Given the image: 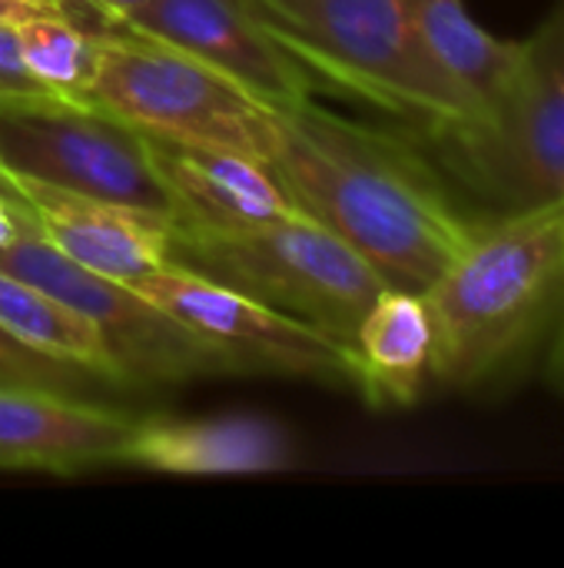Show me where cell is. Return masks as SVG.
<instances>
[{
	"label": "cell",
	"mask_w": 564,
	"mask_h": 568,
	"mask_svg": "<svg viewBox=\"0 0 564 568\" xmlns=\"http://www.w3.org/2000/svg\"><path fill=\"white\" fill-rule=\"evenodd\" d=\"M166 263L302 320L352 349L382 276L306 213L243 230L170 226Z\"/></svg>",
	"instance_id": "4"
},
{
	"label": "cell",
	"mask_w": 564,
	"mask_h": 568,
	"mask_svg": "<svg viewBox=\"0 0 564 568\" xmlns=\"http://www.w3.org/2000/svg\"><path fill=\"white\" fill-rule=\"evenodd\" d=\"M110 23L189 53L269 110H289L316 90L312 77L263 30L246 0H153Z\"/></svg>",
	"instance_id": "10"
},
{
	"label": "cell",
	"mask_w": 564,
	"mask_h": 568,
	"mask_svg": "<svg viewBox=\"0 0 564 568\" xmlns=\"http://www.w3.org/2000/svg\"><path fill=\"white\" fill-rule=\"evenodd\" d=\"M33 230H40V223L30 213L27 200L0 193V250L10 246L13 240H20L23 233H33Z\"/></svg>",
	"instance_id": "22"
},
{
	"label": "cell",
	"mask_w": 564,
	"mask_h": 568,
	"mask_svg": "<svg viewBox=\"0 0 564 568\" xmlns=\"http://www.w3.org/2000/svg\"><path fill=\"white\" fill-rule=\"evenodd\" d=\"M0 326L13 333L20 343L47 356L83 363L120 383L100 329L83 313H76L73 306L50 296L47 290L20 276H10L3 270H0Z\"/></svg>",
	"instance_id": "17"
},
{
	"label": "cell",
	"mask_w": 564,
	"mask_h": 568,
	"mask_svg": "<svg viewBox=\"0 0 564 568\" xmlns=\"http://www.w3.org/2000/svg\"><path fill=\"white\" fill-rule=\"evenodd\" d=\"M545 376H548V386L558 396H564V316L548 339V349H545Z\"/></svg>",
	"instance_id": "23"
},
{
	"label": "cell",
	"mask_w": 564,
	"mask_h": 568,
	"mask_svg": "<svg viewBox=\"0 0 564 568\" xmlns=\"http://www.w3.org/2000/svg\"><path fill=\"white\" fill-rule=\"evenodd\" d=\"M422 296L439 386L479 393L515 376L564 316V200L479 220Z\"/></svg>",
	"instance_id": "2"
},
{
	"label": "cell",
	"mask_w": 564,
	"mask_h": 568,
	"mask_svg": "<svg viewBox=\"0 0 564 568\" xmlns=\"http://www.w3.org/2000/svg\"><path fill=\"white\" fill-rule=\"evenodd\" d=\"M126 286L216 349L233 376H293L329 386H359V363L346 343L229 286L170 263Z\"/></svg>",
	"instance_id": "9"
},
{
	"label": "cell",
	"mask_w": 564,
	"mask_h": 568,
	"mask_svg": "<svg viewBox=\"0 0 564 568\" xmlns=\"http://www.w3.org/2000/svg\"><path fill=\"white\" fill-rule=\"evenodd\" d=\"M359 393L376 409L412 406L432 379L435 329L422 293L386 286L366 310L356 343Z\"/></svg>",
	"instance_id": "15"
},
{
	"label": "cell",
	"mask_w": 564,
	"mask_h": 568,
	"mask_svg": "<svg viewBox=\"0 0 564 568\" xmlns=\"http://www.w3.org/2000/svg\"><path fill=\"white\" fill-rule=\"evenodd\" d=\"M412 23L432 60L485 110L502 100L522 60V40H505L485 30L465 0H409Z\"/></svg>",
	"instance_id": "16"
},
{
	"label": "cell",
	"mask_w": 564,
	"mask_h": 568,
	"mask_svg": "<svg viewBox=\"0 0 564 568\" xmlns=\"http://www.w3.org/2000/svg\"><path fill=\"white\" fill-rule=\"evenodd\" d=\"M90 13L93 10H86L80 0H0L3 23H23L30 17H73V20L86 23Z\"/></svg>",
	"instance_id": "21"
},
{
	"label": "cell",
	"mask_w": 564,
	"mask_h": 568,
	"mask_svg": "<svg viewBox=\"0 0 564 568\" xmlns=\"http://www.w3.org/2000/svg\"><path fill=\"white\" fill-rule=\"evenodd\" d=\"M120 463L173 476H233L289 469L293 453L283 426L263 416H150L133 419Z\"/></svg>",
	"instance_id": "14"
},
{
	"label": "cell",
	"mask_w": 564,
	"mask_h": 568,
	"mask_svg": "<svg viewBox=\"0 0 564 568\" xmlns=\"http://www.w3.org/2000/svg\"><path fill=\"white\" fill-rule=\"evenodd\" d=\"M90 27L100 37V70L86 93L90 103L140 133L236 150L269 166L279 143L276 110L156 37L110 20H93Z\"/></svg>",
	"instance_id": "5"
},
{
	"label": "cell",
	"mask_w": 564,
	"mask_h": 568,
	"mask_svg": "<svg viewBox=\"0 0 564 568\" xmlns=\"http://www.w3.org/2000/svg\"><path fill=\"white\" fill-rule=\"evenodd\" d=\"M150 163L186 226L243 230L299 216L273 170L246 153L143 133Z\"/></svg>",
	"instance_id": "11"
},
{
	"label": "cell",
	"mask_w": 564,
	"mask_h": 568,
	"mask_svg": "<svg viewBox=\"0 0 564 568\" xmlns=\"http://www.w3.org/2000/svg\"><path fill=\"white\" fill-rule=\"evenodd\" d=\"M0 166L57 190L176 220L143 133L90 100L47 93L0 103Z\"/></svg>",
	"instance_id": "7"
},
{
	"label": "cell",
	"mask_w": 564,
	"mask_h": 568,
	"mask_svg": "<svg viewBox=\"0 0 564 568\" xmlns=\"http://www.w3.org/2000/svg\"><path fill=\"white\" fill-rule=\"evenodd\" d=\"M0 389H43V393L100 403V396L123 393L126 386L106 373L83 366V363L47 356V353L20 343L13 333H7L0 326Z\"/></svg>",
	"instance_id": "19"
},
{
	"label": "cell",
	"mask_w": 564,
	"mask_h": 568,
	"mask_svg": "<svg viewBox=\"0 0 564 568\" xmlns=\"http://www.w3.org/2000/svg\"><path fill=\"white\" fill-rule=\"evenodd\" d=\"M20 53L37 83L57 97L86 100L100 70V37L73 17H30L17 23Z\"/></svg>",
	"instance_id": "18"
},
{
	"label": "cell",
	"mask_w": 564,
	"mask_h": 568,
	"mask_svg": "<svg viewBox=\"0 0 564 568\" xmlns=\"http://www.w3.org/2000/svg\"><path fill=\"white\" fill-rule=\"evenodd\" d=\"M492 213L564 200V0L522 37V60L489 120L432 153Z\"/></svg>",
	"instance_id": "6"
},
{
	"label": "cell",
	"mask_w": 564,
	"mask_h": 568,
	"mask_svg": "<svg viewBox=\"0 0 564 568\" xmlns=\"http://www.w3.org/2000/svg\"><path fill=\"white\" fill-rule=\"evenodd\" d=\"M50 90L33 80V73L23 63L20 53V33L17 23L0 20V103L10 100H30V97H47ZM57 97V93H53Z\"/></svg>",
	"instance_id": "20"
},
{
	"label": "cell",
	"mask_w": 564,
	"mask_h": 568,
	"mask_svg": "<svg viewBox=\"0 0 564 568\" xmlns=\"http://www.w3.org/2000/svg\"><path fill=\"white\" fill-rule=\"evenodd\" d=\"M86 10H93V20H126L130 13L150 7L153 0H80ZM90 20V23H93ZM86 23V27H90Z\"/></svg>",
	"instance_id": "24"
},
{
	"label": "cell",
	"mask_w": 564,
	"mask_h": 568,
	"mask_svg": "<svg viewBox=\"0 0 564 568\" xmlns=\"http://www.w3.org/2000/svg\"><path fill=\"white\" fill-rule=\"evenodd\" d=\"M30 213L40 223V233L73 263L130 283L143 273H153L166 263L170 246V216L123 206L100 196H83L57 190L27 176L10 173Z\"/></svg>",
	"instance_id": "12"
},
{
	"label": "cell",
	"mask_w": 564,
	"mask_h": 568,
	"mask_svg": "<svg viewBox=\"0 0 564 568\" xmlns=\"http://www.w3.org/2000/svg\"><path fill=\"white\" fill-rule=\"evenodd\" d=\"M133 419L96 399L0 389V469L83 473L120 463Z\"/></svg>",
	"instance_id": "13"
},
{
	"label": "cell",
	"mask_w": 564,
	"mask_h": 568,
	"mask_svg": "<svg viewBox=\"0 0 564 568\" xmlns=\"http://www.w3.org/2000/svg\"><path fill=\"white\" fill-rule=\"evenodd\" d=\"M273 176L299 213L352 246L386 286L425 293L469 243L465 213L422 143L339 116L316 97L276 110Z\"/></svg>",
	"instance_id": "1"
},
{
	"label": "cell",
	"mask_w": 564,
	"mask_h": 568,
	"mask_svg": "<svg viewBox=\"0 0 564 568\" xmlns=\"http://www.w3.org/2000/svg\"><path fill=\"white\" fill-rule=\"evenodd\" d=\"M0 193H3V196H20V190H17V183H13L10 170H3V166H0ZM20 200H23V196H20Z\"/></svg>",
	"instance_id": "25"
},
{
	"label": "cell",
	"mask_w": 564,
	"mask_h": 568,
	"mask_svg": "<svg viewBox=\"0 0 564 568\" xmlns=\"http://www.w3.org/2000/svg\"><path fill=\"white\" fill-rule=\"evenodd\" d=\"M0 270L20 276L83 313L103 336L126 389L186 386L203 376H233L226 359L133 286L100 276L63 256L40 230L0 250Z\"/></svg>",
	"instance_id": "8"
},
{
	"label": "cell",
	"mask_w": 564,
	"mask_h": 568,
	"mask_svg": "<svg viewBox=\"0 0 564 568\" xmlns=\"http://www.w3.org/2000/svg\"><path fill=\"white\" fill-rule=\"evenodd\" d=\"M263 30L336 93L399 120L425 150L472 136L485 110L432 60L409 0H246Z\"/></svg>",
	"instance_id": "3"
}]
</instances>
